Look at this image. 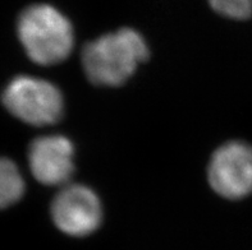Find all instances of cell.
Instances as JSON below:
<instances>
[{
    "mask_svg": "<svg viewBox=\"0 0 252 250\" xmlns=\"http://www.w3.org/2000/svg\"><path fill=\"white\" fill-rule=\"evenodd\" d=\"M147 56L149 49L142 36L131 28H122L87 44L82 51V64L95 84L119 85Z\"/></svg>",
    "mask_w": 252,
    "mask_h": 250,
    "instance_id": "6da1fadb",
    "label": "cell"
},
{
    "mask_svg": "<svg viewBox=\"0 0 252 250\" xmlns=\"http://www.w3.org/2000/svg\"><path fill=\"white\" fill-rule=\"evenodd\" d=\"M17 31L27 55L41 65L61 63L73 48L72 25L48 4H36L23 10Z\"/></svg>",
    "mask_w": 252,
    "mask_h": 250,
    "instance_id": "7a4b0ae2",
    "label": "cell"
},
{
    "mask_svg": "<svg viewBox=\"0 0 252 250\" xmlns=\"http://www.w3.org/2000/svg\"><path fill=\"white\" fill-rule=\"evenodd\" d=\"M4 106L10 114L27 124L42 127L54 124L63 112V97L54 84L22 76L6 85Z\"/></svg>",
    "mask_w": 252,
    "mask_h": 250,
    "instance_id": "3957f363",
    "label": "cell"
},
{
    "mask_svg": "<svg viewBox=\"0 0 252 250\" xmlns=\"http://www.w3.org/2000/svg\"><path fill=\"white\" fill-rule=\"evenodd\" d=\"M213 189L228 199H241L252 193V147L229 142L218 148L209 165Z\"/></svg>",
    "mask_w": 252,
    "mask_h": 250,
    "instance_id": "277c9868",
    "label": "cell"
},
{
    "mask_svg": "<svg viewBox=\"0 0 252 250\" xmlns=\"http://www.w3.org/2000/svg\"><path fill=\"white\" fill-rule=\"evenodd\" d=\"M55 225L70 236H86L99 227L101 204L93 190L82 185L63 189L51 204Z\"/></svg>",
    "mask_w": 252,
    "mask_h": 250,
    "instance_id": "5b68a950",
    "label": "cell"
},
{
    "mask_svg": "<svg viewBox=\"0 0 252 250\" xmlns=\"http://www.w3.org/2000/svg\"><path fill=\"white\" fill-rule=\"evenodd\" d=\"M32 175L45 185H59L73 172V146L62 136H48L32 142L29 151Z\"/></svg>",
    "mask_w": 252,
    "mask_h": 250,
    "instance_id": "8992f818",
    "label": "cell"
},
{
    "mask_svg": "<svg viewBox=\"0 0 252 250\" xmlns=\"http://www.w3.org/2000/svg\"><path fill=\"white\" fill-rule=\"evenodd\" d=\"M25 193V181L14 162L0 157V208L18 202Z\"/></svg>",
    "mask_w": 252,
    "mask_h": 250,
    "instance_id": "52a82bcc",
    "label": "cell"
},
{
    "mask_svg": "<svg viewBox=\"0 0 252 250\" xmlns=\"http://www.w3.org/2000/svg\"><path fill=\"white\" fill-rule=\"evenodd\" d=\"M213 9L221 16L246 19L252 14V0H209Z\"/></svg>",
    "mask_w": 252,
    "mask_h": 250,
    "instance_id": "ba28073f",
    "label": "cell"
}]
</instances>
